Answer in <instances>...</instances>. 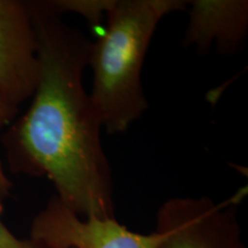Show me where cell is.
<instances>
[{
	"label": "cell",
	"mask_w": 248,
	"mask_h": 248,
	"mask_svg": "<svg viewBox=\"0 0 248 248\" xmlns=\"http://www.w3.org/2000/svg\"><path fill=\"white\" fill-rule=\"evenodd\" d=\"M39 75L27 113L5 138L13 171L46 176L80 217L115 218L111 169L101 123L83 84L91 40L48 1H30Z\"/></svg>",
	"instance_id": "6da1fadb"
},
{
	"label": "cell",
	"mask_w": 248,
	"mask_h": 248,
	"mask_svg": "<svg viewBox=\"0 0 248 248\" xmlns=\"http://www.w3.org/2000/svg\"><path fill=\"white\" fill-rule=\"evenodd\" d=\"M185 0H114L106 13L107 28L91 43L89 93L102 129L125 133L148 108L142 67L148 47L164 17L187 7Z\"/></svg>",
	"instance_id": "7a4b0ae2"
},
{
	"label": "cell",
	"mask_w": 248,
	"mask_h": 248,
	"mask_svg": "<svg viewBox=\"0 0 248 248\" xmlns=\"http://www.w3.org/2000/svg\"><path fill=\"white\" fill-rule=\"evenodd\" d=\"M244 190L230 199L172 198L160 207L156 230L163 239L156 248H246L238 221Z\"/></svg>",
	"instance_id": "3957f363"
},
{
	"label": "cell",
	"mask_w": 248,
	"mask_h": 248,
	"mask_svg": "<svg viewBox=\"0 0 248 248\" xmlns=\"http://www.w3.org/2000/svg\"><path fill=\"white\" fill-rule=\"evenodd\" d=\"M163 234L130 231L116 218L83 219L64 206L57 195L33 218L30 241L42 248H156Z\"/></svg>",
	"instance_id": "277c9868"
},
{
	"label": "cell",
	"mask_w": 248,
	"mask_h": 248,
	"mask_svg": "<svg viewBox=\"0 0 248 248\" xmlns=\"http://www.w3.org/2000/svg\"><path fill=\"white\" fill-rule=\"evenodd\" d=\"M38 75V36L30 1L0 0V91L18 108L32 97Z\"/></svg>",
	"instance_id": "5b68a950"
},
{
	"label": "cell",
	"mask_w": 248,
	"mask_h": 248,
	"mask_svg": "<svg viewBox=\"0 0 248 248\" xmlns=\"http://www.w3.org/2000/svg\"><path fill=\"white\" fill-rule=\"evenodd\" d=\"M184 45L198 53L212 46L221 54H234L243 47L248 32L247 0H192Z\"/></svg>",
	"instance_id": "8992f818"
},
{
	"label": "cell",
	"mask_w": 248,
	"mask_h": 248,
	"mask_svg": "<svg viewBox=\"0 0 248 248\" xmlns=\"http://www.w3.org/2000/svg\"><path fill=\"white\" fill-rule=\"evenodd\" d=\"M114 0H52L51 7L61 16L68 12L82 15L91 26H98L102 15L106 14Z\"/></svg>",
	"instance_id": "52a82bcc"
},
{
	"label": "cell",
	"mask_w": 248,
	"mask_h": 248,
	"mask_svg": "<svg viewBox=\"0 0 248 248\" xmlns=\"http://www.w3.org/2000/svg\"><path fill=\"white\" fill-rule=\"evenodd\" d=\"M17 110L18 108L13 106L0 91V128L11 123L14 120V117L16 116ZM12 186H13V184L6 175L4 166H2L1 160H0V197L8 195Z\"/></svg>",
	"instance_id": "ba28073f"
},
{
	"label": "cell",
	"mask_w": 248,
	"mask_h": 248,
	"mask_svg": "<svg viewBox=\"0 0 248 248\" xmlns=\"http://www.w3.org/2000/svg\"><path fill=\"white\" fill-rule=\"evenodd\" d=\"M0 248H42L30 240H22L14 235L0 219Z\"/></svg>",
	"instance_id": "9c48e42d"
}]
</instances>
